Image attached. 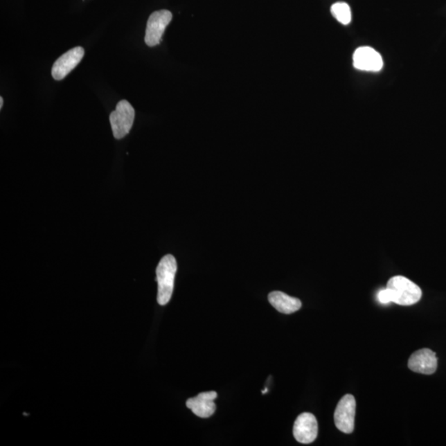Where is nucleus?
I'll return each instance as SVG.
<instances>
[{
    "label": "nucleus",
    "instance_id": "6e6552de",
    "mask_svg": "<svg viewBox=\"0 0 446 446\" xmlns=\"http://www.w3.org/2000/svg\"><path fill=\"white\" fill-rule=\"evenodd\" d=\"M353 65L359 71L378 72L383 68L384 62L378 51L370 46H362L355 51Z\"/></svg>",
    "mask_w": 446,
    "mask_h": 446
},
{
    "label": "nucleus",
    "instance_id": "7ed1b4c3",
    "mask_svg": "<svg viewBox=\"0 0 446 446\" xmlns=\"http://www.w3.org/2000/svg\"><path fill=\"white\" fill-rule=\"evenodd\" d=\"M135 118V110L130 102L121 100L110 114V123L114 136L122 139L130 134Z\"/></svg>",
    "mask_w": 446,
    "mask_h": 446
},
{
    "label": "nucleus",
    "instance_id": "f03ea898",
    "mask_svg": "<svg viewBox=\"0 0 446 446\" xmlns=\"http://www.w3.org/2000/svg\"><path fill=\"white\" fill-rule=\"evenodd\" d=\"M391 302L401 306L413 305L422 298L421 288L404 276H394L388 282Z\"/></svg>",
    "mask_w": 446,
    "mask_h": 446
},
{
    "label": "nucleus",
    "instance_id": "f257e3e1",
    "mask_svg": "<svg viewBox=\"0 0 446 446\" xmlns=\"http://www.w3.org/2000/svg\"><path fill=\"white\" fill-rule=\"evenodd\" d=\"M177 262L175 257L167 255L161 260L157 268L158 283L157 302L160 305H166L172 297Z\"/></svg>",
    "mask_w": 446,
    "mask_h": 446
},
{
    "label": "nucleus",
    "instance_id": "ddd939ff",
    "mask_svg": "<svg viewBox=\"0 0 446 446\" xmlns=\"http://www.w3.org/2000/svg\"><path fill=\"white\" fill-rule=\"evenodd\" d=\"M378 299L383 304L391 303V298H390L389 290L387 289L380 290L378 294Z\"/></svg>",
    "mask_w": 446,
    "mask_h": 446
},
{
    "label": "nucleus",
    "instance_id": "423d86ee",
    "mask_svg": "<svg viewBox=\"0 0 446 446\" xmlns=\"http://www.w3.org/2000/svg\"><path fill=\"white\" fill-rule=\"evenodd\" d=\"M293 433L299 443H312L319 433V424L315 416L310 413L300 414L294 422Z\"/></svg>",
    "mask_w": 446,
    "mask_h": 446
},
{
    "label": "nucleus",
    "instance_id": "9b49d317",
    "mask_svg": "<svg viewBox=\"0 0 446 446\" xmlns=\"http://www.w3.org/2000/svg\"><path fill=\"white\" fill-rule=\"evenodd\" d=\"M269 302L276 310L284 314H292L302 307V302L297 298L280 291L271 292L268 296Z\"/></svg>",
    "mask_w": 446,
    "mask_h": 446
},
{
    "label": "nucleus",
    "instance_id": "4468645a",
    "mask_svg": "<svg viewBox=\"0 0 446 446\" xmlns=\"http://www.w3.org/2000/svg\"><path fill=\"white\" fill-rule=\"evenodd\" d=\"M3 98L1 97L0 98V109L3 108Z\"/></svg>",
    "mask_w": 446,
    "mask_h": 446
},
{
    "label": "nucleus",
    "instance_id": "1a4fd4ad",
    "mask_svg": "<svg viewBox=\"0 0 446 446\" xmlns=\"http://www.w3.org/2000/svg\"><path fill=\"white\" fill-rule=\"evenodd\" d=\"M409 368L411 371L419 374H434L437 370L436 354L427 348L417 350L409 358Z\"/></svg>",
    "mask_w": 446,
    "mask_h": 446
},
{
    "label": "nucleus",
    "instance_id": "0eeeda50",
    "mask_svg": "<svg viewBox=\"0 0 446 446\" xmlns=\"http://www.w3.org/2000/svg\"><path fill=\"white\" fill-rule=\"evenodd\" d=\"M84 55V50L81 46H76L69 50L67 53L63 54L55 61L53 70H51V75L55 80H62L66 78L69 73L79 65Z\"/></svg>",
    "mask_w": 446,
    "mask_h": 446
},
{
    "label": "nucleus",
    "instance_id": "39448f33",
    "mask_svg": "<svg viewBox=\"0 0 446 446\" xmlns=\"http://www.w3.org/2000/svg\"><path fill=\"white\" fill-rule=\"evenodd\" d=\"M172 20V14L169 10L154 12L149 17L145 29V42L149 46L160 44L165 30Z\"/></svg>",
    "mask_w": 446,
    "mask_h": 446
},
{
    "label": "nucleus",
    "instance_id": "9d476101",
    "mask_svg": "<svg viewBox=\"0 0 446 446\" xmlns=\"http://www.w3.org/2000/svg\"><path fill=\"white\" fill-rule=\"evenodd\" d=\"M217 393L215 391L201 393L187 400L186 406L197 417L208 418L215 413Z\"/></svg>",
    "mask_w": 446,
    "mask_h": 446
},
{
    "label": "nucleus",
    "instance_id": "20e7f679",
    "mask_svg": "<svg viewBox=\"0 0 446 446\" xmlns=\"http://www.w3.org/2000/svg\"><path fill=\"white\" fill-rule=\"evenodd\" d=\"M355 411L357 402L351 394H346L338 402L334 413V425L338 430L350 434L355 428Z\"/></svg>",
    "mask_w": 446,
    "mask_h": 446
},
{
    "label": "nucleus",
    "instance_id": "f8f14e48",
    "mask_svg": "<svg viewBox=\"0 0 446 446\" xmlns=\"http://www.w3.org/2000/svg\"><path fill=\"white\" fill-rule=\"evenodd\" d=\"M331 12L334 19L342 24L347 25L351 22L350 8L346 3L338 2L334 3Z\"/></svg>",
    "mask_w": 446,
    "mask_h": 446
}]
</instances>
